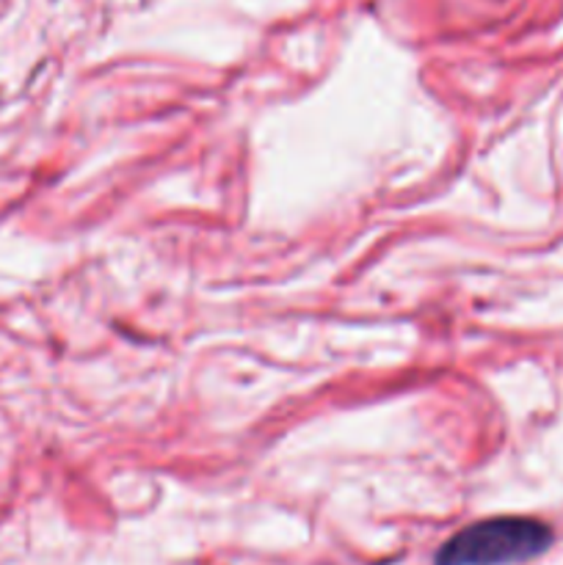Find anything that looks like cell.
Segmentation results:
<instances>
[{"mask_svg":"<svg viewBox=\"0 0 563 565\" xmlns=\"http://www.w3.org/2000/svg\"><path fill=\"white\" fill-rule=\"evenodd\" d=\"M550 544V524L530 516H495L450 535L434 565H517L539 557Z\"/></svg>","mask_w":563,"mask_h":565,"instance_id":"obj_1","label":"cell"}]
</instances>
